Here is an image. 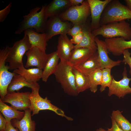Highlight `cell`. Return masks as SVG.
Wrapping results in <instances>:
<instances>
[{"label":"cell","mask_w":131,"mask_h":131,"mask_svg":"<svg viewBox=\"0 0 131 131\" xmlns=\"http://www.w3.org/2000/svg\"><path fill=\"white\" fill-rule=\"evenodd\" d=\"M45 7L43 5L41 8L36 7L31 9L28 14L23 16V19L19 24L15 34H21L25 30L30 28L35 29L38 33H44L47 20L44 15Z\"/></svg>","instance_id":"1"},{"label":"cell","mask_w":131,"mask_h":131,"mask_svg":"<svg viewBox=\"0 0 131 131\" xmlns=\"http://www.w3.org/2000/svg\"><path fill=\"white\" fill-rule=\"evenodd\" d=\"M129 19H131V11L119 0H111L103 12L100 21V26Z\"/></svg>","instance_id":"2"},{"label":"cell","mask_w":131,"mask_h":131,"mask_svg":"<svg viewBox=\"0 0 131 131\" xmlns=\"http://www.w3.org/2000/svg\"><path fill=\"white\" fill-rule=\"evenodd\" d=\"M91 32L95 37L101 35L105 39L122 37L127 41L131 40V27L125 20L101 25Z\"/></svg>","instance_id":"3"},{"label":"cell","mask_w":131,"mask_h":131,"mask_svg":"<svg viewBox=\"0 0 131 131\" xmlns=\"http://www.w3.org/2000/svg\"><path fill=\"white\" fill-rule=\"evenodd\" d=\"M54 74L65 93L69 95H77L72 66L67 62L60 61Z\"/></svg>","instance_id":"4"},{"label":"cell","mask_w":131,"mask_h":131,"mask_svg":"<svg viewBox=\"0 0 131 131\" xmlns=\"http://www.w3.org/2000/svg\"><path fill=\"white\" fill-rule=\"evenodd\" d=\"M31 48L28 37L25 35L23 39L15 42L12 47H9L6 61L9 64V69L14 70L24 67L23 57Z\"/></svg>","instance_id":"5"},{"label":"cell","mask_w":131,"mask_h":131,"mask_svg":"<svg viewBox=\"0 0 131 131\" xmlns=\"http://www.w3.org/2000/svg\"><path fill=\"white\" fill-rule=\"evenodd\" d=\"M40 88L31 89L32 91L29 95L31 102L30 109L32 112V116L38 114L40 111L49 110L54 112L59 115L66 118L68 120H73L72 118L66 116L63 110L52 104L47 97L45 98L41 97L39 93Z\"/></svg>","instance_id":"6"},{"label":"cell","mask_w":131,"mask_h":131,"mask_svg":"<svg viewBox=\"0 0 131 131\" xmlns=\"http://www.w3.org/2000/svg\"><path fill=\"white\" fill-rule=\"evenodd\" d=\"M90 15L89 5L87 0H84L80 5L72 6L59 16L62 20L82 25L88 20Z\"/></svg>","instance_id":"7"},{"label":"cell","mask_w":131,"mask_h":131,"mask_svg":"<svg viewBox=\"0 0 131 131\" xmlns=\"http://www.w3.org/2000/svg\"><path fill=\"white\" fill-rule=\"evenodd\" d=\"M9 47L7 46L0 50V96L2 100L7 94L8 86L16 74L9 72L8 66L5 64Z\"/></svg>","instance_id":"8"},{"label":"cell","mask_w":131,"mask_h":131,"mask_svg":"<svg viewBox=\"0 0 131 131\" xmlns=\"http://www.w3.org/2000/svg\"><path fill=\"white\" fill-rule=\"evenodd\" d=\"M73 25L69 21H63L59 16L49 18L46 22L44 30L47 41L56 35L67 34Z\"/></svg>","instance_id":"9"},{"label":"cell","mask_w":131,"mask_h":131,"mask_svg":"<svg viewBox=\"0 0 131 131\" xmlns=\"http://www.w3.org/2000/svg\"><path fill=\"white\" fill-rule=\"evenodd\" d=\"M30 93L15 92L8 93L2 100L4 103H9L10 106L16 110L25 111L30 109L31 106L29 97Z\"/></svg>","instance_id":"10"},{"label":"cell","mask_w":131,"mask_h":131,"mask_svg":"<svg viewBox=\"0 0 131 131\" xmlns=\"http://www.w3.org/2000/svg\"><path fill=\"white\" fill-rule=\"evenodd\" d=\"M123 78L121 80L116 81L113 76L112 83L109 88L108 95L110 96L115 95L119 98H123L126 94L131 93V88L129 83L131 78L128 77L126 67L124 66L122 73Z\"/></svg>","instance_id":"11"},{"label":"cell","mask_w":131,"mask_h":131,"mask_svg":"<svg viewBox=\"0 0 131 131\" xmlns=\"http://www.w3.org/2000/svg\"><path fill=\"white\" fill-rule=\"evenodd\" d=\"M27 57V61L25 67L28 68L35 66L43 69L47 60L49 54L45 51L38 47H32L25 53Z\"/></svg>","instance_id":"12"},{"label":"cell","mask_w":131,"mask_h":131,"mask_svg":"<svg viewBox=\"0 0 131 131\" xmlns=\"http://www.w3.org/2000/svg\"><path fill=\"white\" fill-rule=\"evenodd\" d=\"M87 0L90 10L91 22L90 27L92 32L100 27V21L103 12L111 0Z\"/></svg>","instance_id":"13"},{"label":"cell","mask_w":131,"mask_h":131,"mask_svg":"<svg viewBox=\"0 0 131 131\" xmlns=\"http://www.w3.org/2000/svg\"><path fill=\"white\" fill-rule=\"evenodd\" d=\"M95 41L97 47L98 58L100 69L109 68L111 69L116 66L119 65L122 61H114L110 59L108 55L109 52L105 41L99 39L96 36Z\"/></svg>","instance_id":"14"},{"label":"cell","mask_w":131,"mask_h":131,"mask_svg":"<svg viewBox=\"0 0 131 131\" xmlns=\"http://www.w3.org/2000/svg\"><path fill=\"white\" fill-rule=\"evenodd\" d=\"M104 41L109 52L115 56H120L125 50L131 48V40L127 41L123 37L106 38Z\"/></svg>","instance_id":"15"},{"label":"cell","mask_w":131,"mask_h":131,"mask_svg":"<svg viewBox=\"0 0 131 131\" xmlns=\"http://www.w3.org/2000/svg\"><path fill=\"white\" fill-rule=\"evenodd\" d=\"M72 6L69 0H53L46 6L44 15L47 18L59 16Z\"/></svg>","instance_id":"16"},{"label":"cell","mask_w":131,"mask_h":131,"mask_svg":"<svg viewBox=\"0 0 131 131\" xmlns=\"http://www.w3.org/2000/svg\"><path fill=\"white\" fill-rule=\"evenodd\" d=\"M57 50L60 61L67 62L74 45L69 39L66 34L61 35L58 39Z\"/></svg>","instance_id":"17"},{"label":"cell","mask_w":131,"mask_h":131,"mask_svg":"<svg viewBox=\"0 0 131 131\" xmlns=\"http://www.w3.org/2000/svg\"><path fill=\"white\" fill-rule=\"evenodd\" d=\"M97 51L86 48H74L67 62L72 67L77 66L93 56Z\"/></svg>","instance_id":"18"},{"label":"cell","mask_w":131,"mask_h":131,"mask_svg":"<svg viewBox=\"0 0 131 131\" xmlns=\"http://www.w3.org/2000/svg\"><path fill=\"white\" fill-rule=\"evenodd\" d=\"M88 20L82 25V31L83 34L82 40L79 44L74 45V49L86 48L96 52L97 51V47L95 41V37L91 30L90 23Z\"/></svg>","instance_id":"19"},{"label":"cell","mask_w":131,"mask_h":131,"mask_svg":"<svg viewBox=\"0 0 131 131\" xmlns=\"http://www.w3.org/2000/svg\"><path fill=\"white\" fill-rule=\"evenodd\" d=\"M31 112L30 109L26 110L21 119H12L11 122L12 125L18 128L19 131H35L36 123L32 119Z\"/></svg>","instance_id":"20"},{"label":"cell","mask_w":131,"mask_h":131,"mask_svg":"<svg viewBox=\"0 0 131 131\" xmlns=\"http://www.w3.org/2000/svg\"><path fill=\"white\" fill-rule=\"evenodd\" d=\"M24 33L28 36L32 47H37L46 51L47 41L45 33H40L35 31L33 29L30 28L25 30Z\"/></svg>","instance_id":"21"},{"label":"cell","mask_w":131,"mask_h":131,"mask_svg":"<svg viewBox=\"0 0 131 131\" xmlns=\"http://www.w3.org/2000/svg\"><path fill=\"white\" fill-rule=\"evenodd\" d=\"M25 87L31 89L40 88V86L37 82L29 83L21 75L16 74L8 86L7 93L15 92V91L18 92L21 88Z\"/></svg>","instance_id":"22"},{"label":"cell","mask_w":131,"mask_h":131,"mask_svg":"<svg viewBox=\"0 0 131 131\" xmlns=\"http://www.w3.org/2000/svg\"><path fill=\"white\" fill-rule=\"evenodd\" d=\"M13 72L21 75L30 83L37 82L42 78L43 74L42 70L38 68L26 69L24 66Z\"/></svg>","instance_id":"23"},{"label":"cell","mask_w":131,"mask_h":131,"mask_svg":"<svg viewBox=\"0 0 131 131\" xmlns=\"http://www.w3.org/2000/svg\"><path fill=\"white\" fill-rule=\"evenodd\" d=\"M59 58L57 51L49 54L48 58L43 70L42 81L46 82L49 76L54 74L56 70Z\"/></svg>","instance_id":"24"},{"label":"cell","mask_w":131,"mask_h":131,"mask_svg":"<svg viewBox=\"0 0 131 131\" xmlns=\"http://www.w3.org/2000/svg\"><path fill=\"white\" fill-rule=\"evenodd\" d=\"M73 67L88 76L96 70L100 69L97 51L93 56L84 62L77 66Z\"/></svg>","instance_id":"25"},{"label":"cell","mask_w":131,"mask_h":131,"mask_svg":"<svg viewBox=\"0 0 131 131\" xmlns=\"http://www.w3.org/2000/svg\"><path fill=\"white\" fill-rule=\"evenodd\" d=\"M0 111L7 122L13 119L21 120L24 117L25 112H21L10 106L0 98Z\"/></svg>","instance_id":"26"},{"label":"cell","mask_w":131,"mask_h":131,"mask_svg":"<svg viewBox=\"0 0 131 131\" xmlns=\"http://www.w3.org/2000/svg\"><path fill=\"white\" fill-rule=\"evenodd\" d=\"M73 70L78 93L90 89V83L89 76L85 75L74 67H73Z\"/></svg>","instance_id":"27"},{"label":"cell","mask_w":131,"mask_h":131,"mask_svg":"<svg viewBox=\"0 0 131 131\" xmlns=\"http://www.w3.org/2000/svg\"><path fill=\"white\" fill-rule=\"evenodd\" d=\"M122 112L119 110H113L111 117L123 131H129L131 130V123L123 115Z\"/></svg>","instance_id":"28"},{"label":"cell","mask_w":131,"mask_h":131,"mask_svg":"<svg viewBox=\"0 0 131 131\" xmlns=\"http://www.w3.org/2000/svg\"><path fill=\"white\" fill-rule=\"evenodd\" d=\"M102 70L100 69H97L88 76L90 80V91L94 93H95L98 90V86L101 85L102 81Z\"/></svg>","instance_id":"29"},{"label":"cell","mask_w":131,"mask_h":131,"mask_svg":"<svg viewBox=\"0 0 131 131\" xmlns=\"http://www.w3.org/2000/svg\"><path fill=\"white\" fill-rule=\"evenodd\" d=\"M111 70L109 68L102 69V81L100 88L101 92L105 90L106 87L109 88L112 83L113 76L111 75Z\"/></svg>","instance_id":"30"},{"label":"cell","mask_w":131,"mask_h":131,"mask_svg":"<svg viewBox=\"0 0 131 131\" xmlns=\"http://www.w3.org/2000/svg\"><path fill=\"white\" fill-rule=\"evenodd\" d=\"M129 50V49H127L124 51L123 53V58L122 62L124 63L125 65L127 64L129 65L130 68L129 73L131 75V53Z\"/></svg>","instance_id":"31"},{"label":"cell","mask_w":131,"mask_h":131,"mask_svg":"<svg viewBox=\"0 0 131 131\" xmlns=\"http://www.w3.org/2000/svg\"><path fill=\"white\" fill-rule=\"evenodd\" d=\"M12 5V3H9L5 8L0 11V22H2L5 20L10 12Z\"/></svg>","instance_id":"32"},{"label":"cell","mask_w":131,"mask_h":131,"mask_svg":"<svg viewBox=\"0 0 131 131\" xmlns=\"http://www.w3.org/2000/svg\"><path fill=\"white\" fill-rule=\"evenodd\" d=\"M82 31V25L78 24H74L68 30L67 34L73 37Z\"/></svg>","instance_id":"33"},{"label":"cell","mask_w":131,"mask_h":131,"mask_svg":"<svg viewBox=\"0 0 131 131\" xmlns=\"http://www.w3.org/2000/svg\"><path fill=\"white\" fill-rule=\"evenodd\" d=\"M83 33L82 31L72 37L70 40L73 44L75 45L79 44L81 41L83 37Z\"/></svg>","instance_id":"34"},{"label":"cell","mask_w":131,"mask_h":131,"mask_svg":"<svg viewBox=\"0 0 131 131\" xmlns=\"http://www.w3.org/2000/svg\"><path fill=\"white\" fill-rule=\"evenodd\" d=\"M112 122V126L110 128H107L106 131H124L117 125L114 120L111 117Z\"/></svg>","instance_id":"35"},{"label":"cell","mask_w":131,"mask_h":131,"mask_svg":"<svg viewBox=\"0 0 131 131\" xmlns=\"http://www.w3.org/2000/svg\"><path fill=\"white\" fill-rule=\"evenodd\" d=\"M7 121L1 113H0V130H4L7 123Z\"/></svg>","instance_id":"36"},{"label":"cell","mask_w":131,"mask_h":131,"mask_svg":"<svg viewBox=\"0 0 131 131\" xmlns=\"http://www.w3.org/2000/svg\"><path fill=\"white\" fill-rule=\"evenodd\" d=\"M4 131H18V129L14 127L12 125L11 121L7 122Z\"/></svg>","instance_id":"37"},{"label":"cell","mask_w":131,"mask_h":131,"mask_svg":"<svg viewBox=\"0 0 131 131\" xmlns=\"http://www.w3.org/2000/svg\"><path fill=\"white\" fill-rule=\"evenodd\" d=\"M84 0H69L72 6L80 5L82 4Z\"/></svg>","instance_id":"38"},{"label":"cell","mask_w":131,"mask_h":131,"mask_svg":"<svg viewBox=\"0 0 131 131\" xmlns=\"http://www.w3.org/2000/svg\"><path fill=\"white\" fill-rule=\"evenodd\" d=\"M124 1L127 5L126 6L131 11V0H125Z\"/></svg>","instance_id":"39"},{"label":"cell","mask_w":131,"mask_h":131,"mask_svg":"<svg viewBox=\"0 0 131 131\" xmlns=\"http://www.w3.org/2000/svg\"><path fill=\"white\" fill-rule=\"evenodd\" d=\"M96 131H106V130H105L102 128H100L98 129H97Z\"/></svg>","instance_id":"40"},{"label":"cell","mask_w":131,"mask_h":131,"mask_svg":"<svg viewBox=\"0 0 131 131\" xmlns=\"http://www.w3.org/2000/svg\"><path fill=\"white\" fill-rule=\"evenodd\" d=\"M0 131H4V130H0Z\"/></svg>","instance_id":"41"},{"label":"cell","mask_w":131,"mask_h":131,"mask_svg":"<svg viewBox=\"0 0 131 131\" xmlns=\"http://www.w3.org/2000/svg\"><path fill=\"white\" fill-rule=\"evenodd\" d=\"M129 131H131V130H130Z\"/></svg>","instance_id":"42"}]
</instances>
